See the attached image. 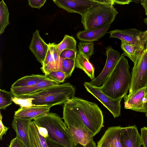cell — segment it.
<instances>
[{
	"mask_svg": "<svg viewBox=\"0 0 147 147\" xmlns=\"http://www.w3.org/2000/svg\"><path fill=\"white\" fill-rule=\"evenodd\" d=\"M29 138L30 147H48L45 138L39 134L34 121L30 125Z\"/></svg>",
	"mask_w": 147,
	"mask_h": 147,
	"instance_id": "obj_23",
	"label": "cell"
},
{
	"mask_svg": "<svg viewBox=\"0 0 147 147\" xmlns=\"http://www.w3.org/2000/svg\"><path fill=\"white\" fill-rule=\"evenodd\" d=\"M106 53V61L103 70L98 76L89 82L94 86L100 87L104 84L120 57L119 52L114 49L111 46L107 48Z\"/></svg>",
	"mask_w": 147,
	"mask_h": 147,
	"instance_id": "obj_11",
	"label": "cell"
},
{
	"mask_svg": "<svg viewBox=\"0 0 147 147\" xmlns=\"http://www.w3.org/2000/svg\"><path fill=\"white\" fill-rule=\"evenodd\" d=\"M114 4H116L121 5L129 4L132 2V0H113Z\"/></svg>",
	"mask_w": 147,
	"mask_h": 147,
	"instance_id": "obj_40",
	"label": "cell"
},
{
	"mask_svg": "<svg viewBox=\"0 0 147 147\" xmlns=\"http://www.w3.org/2000/svg\"><path fill=\"white\" fill-rule=\"evenodd\" d=\"M77 54V50H65L61 53L60 56L61 58L70 59H75Z\"/></svg>",
	"mask_w": 147,
	"mask_h": 147,
	"instance_id": "obj_32",
	"label": "cell"
},
{
	"mask_svg": "<svg viewBox=\"0 0 147 147\" xmlns=\"http://www.w3.org/2000/svg\"><path fill=\"white\" fill-rule=\"evenodd\" d=\"M14 95L10 91L0 90V109H5L12 103V98Z\"/></svg>",
	"mask_w": 147,
	"mask_h": 147,
	"instance_id": "obj_29",
	"label": "cell"
},
{
	"mask_svg": "<svg viewBox=\"0 0 147 147\" xmlns=\"http://www.w3.org/2000/svg\"><path fill=\"white\" fill-rule=\"evenodd\" d=\"M145 48L146 51H147V41L145 44Z\"/></svg>",
	"mask_w": 147,
	"mask_h": 147,
	"instance_id": "obj_44",
	"label": "cell"
},
{
	"mask_svg": "<svg viewBox=\"0 0 147 147\" xmlns=\"http://www.w3.org/2000/svg\"><path fill=\"white\" fill-rule=\"evenodd\" d=\"M111 24L98 29L80 31L76 34L77 38L81 41L94 42L106 34Z\"/></svg>",
	"mask_w": 147,
	"mask_h": 147,
	"instance_id": "obj_20",
	"label": "cell"
},
{
	"mask_svg": "<svg viewBox=\"0 0 147 147\" xmlns=\"http://www.w3.org/2000/svg\"><path fill=\"white\" fill-rule=\"evenodd\" d=\"M144 22L147 25V17L144 18L143 20Z\"/></svg>",
	"mask_w": 147,
	"mask_h": 147,
	"instance_id": "obj_42",
	"label": "cell"
},
{
	"mask_svg": "<svg viewBox=\"0 0 147 147\" xmlns=\"http://www.w3.org/2000/svg\"><path fill=\"white\" fill-rule=\"evenodd\" d=\"M76 91L75 86L69 82H66L47 88L34 94L17 97L32 98H33L32 102L34 105L52 107L64 104L74 96Z\"/></svg>",
	"mask_w": 147,
	"mask_h": 147,
	"instance_id": "obj_3",
	"label": "cell"
},
{
	"mask_svg": "<svg viewBox=\"0 0 147 147\" xmlns=\"http://www.w3.org/2000/svg\"><path fill=\"white\" fill-rule=\"evenodd\" d=\"M32 119L17 118L13 116L11 125L16 131V136L27 147H30L29 138V127Z\"/></svg>",
	"mask_w": 147,
	"mask_h": 147,
	"instance_id": "obj_17",
	"label": "cell"
},
{
	"mask_svg": "<svg viewBox=\"0 0 147 147\" xmlns=\"http://www.w3.org/2000/svg\"><path fill=\"white\" fill-rule=\"evenodd\" d=\"M129 68L127 60L121 55L106 82L100 87L102 92L115 99L124 97L131 83Z\"/></svg>",
	"mask_w": 147,
	"mask_h": 147,
	"instance_id": "obj_1",
	"label": "cell"
},
{
	"mask_svg": "<svg viewBox=\"0 0 147 147\" xmlns=\"http://www.w3.org/2000/svg\"><path fill=\"white\" fill-rule=\"evenodd\" d=\"M59 84L49 78L42 80L34 85L28 87L10 88L14 96L31 95L37 93L46 88Z\"/></svg>",
	"mask_w": 147,
	"mask_h": 147,
	"instance_id": "obj_16",
	"label": "cell"
},
{
	"mask_svg": "<svg viewBox=\"0 0 147 147\" xmlns=\"http://www.w3.org/2000/svg\"><path fill=\"white\" fill-rule=\"evenodd\" d=\"M74 147H97V146L94 141L92 140L86 145H84L78 144L74 145Z\"/></svg>",
	"mask_w": 147,
	"mask_h": 147,
	"instance_id": "obj_39",
	"label": "cell"
},
{
	"mask_svg": "<svg viewBox=\"0 0 147 147\" xmlns=\"http://www.w3.org/2000/svg\"><path fill=\"white\" fill-rule=\"evenodd\" d=\"M51 107L36 106L25 108H20L15 111L14 116L18 118L32 119L49 112Z\"/></svg>",
	"mask_w": 147,
	"mask_h": 147,
	"instance_id": "obj_19",
	"label": "cell"
},
{
	"mask_svg": "<svg viewBox=\"0 0 147 147\" xmlns=\"http://www.w3.org/2000/svg\"><path fill=\"white\" fill-rule=\"evenodd\" d=\"M28 5L31 7L40 9L45 4L46 0H28Z\"/></svg>",
	"mask_w": 147,
	"mask_h": 147,
	"instance_id": "obj_33",
	"label": "cell"
},
{
	"mask_svg": "<svg viewBox=\"0 0 147 147\" xmlns=\"http://www.w3.org/2000/svg\"><path fill=\"white\" fill-rule=\"evenodd\" d=\"M49 78L44 75L32 74L22 77L16 80L11 86V88L23 87L30 86L40 81Z\"/></svg>",
	"mask_w": 147,
	"mask_h": 147,
	"instance_id": "obj_24",
	"label": "cell"
},
{
	"mask_svg": "<svg viewBox=\"0 0 147 147\" xmlns=\"http://www.w3.org/2000/svg\"><path fill=\"white\" fill-rule=\"evenodd\" d=\"M9 13L7 7L3 0L0 2V34L3 33L9 24Z\"/></svg>",
	"mask_w": 147,
	"mask_h": 147,
	"instance_id": "obj_26",
	"label": "cell"
},
{
	"mask_svg": "<svg viewBox=\"0 0 147 147\" xmlns=\"http://www.w3.org/2000/svg\"><path fill=\"white\" fill-rule=\"evenodd\" d=\"M39 31L36 29L33 33L29 48L37 60L42 63L45 58L49 46L40 35Z\"/></svg>",
	"mask_w": 147,
	"mask_h": 147,
	"instance_id": "obj_15",
	"label": "cell"
},
{
	"mask_svg": "<svg viewBox=\"0 0 147 147\" xmlns=\"http://www.w3.org/2000/svg\"><path fill=\"white\" fill-rule=\"evenodd\" d=\"M141 137L143 147H147V127H144L141 128Z\"/></svg>",
	"mask_w": 147,
	"mask_h": 147,
	"instance_id": "obj_34",
	"label": "cell"
},
{
	"mask_svg": "<svg viewBox=\"0 0 147 147\" xmlns=\"http://www.w3.org/2000/svg\"><path fill=\"white\" fill-rule=\"evenodd\" d=\"M47 76L50 79L59 83L63 82L66 78L65 74L60 70L53 71L49 73Z\"/></svg>",
	"mask_w": 147,
	"mask_h": 147,
	"instance_id": "obj_31",
	"label": "cell"
},
{
	"mask_svg": "<svg viewBox=\"0 0 147 147\" xmlns=\"http://www.w3.org/2000/svg\"><path fill=\"white\" fill-rule=\"evenodd\" d=\"M33 99L32 98H20L14 96L12 100L15 104L19 105L20 108H26L35 105L32 103Z\"/></svg>",
	"mask_w": 147,
	"mask_h": 147,
	"instance_id": "obj_30",
	"label": "cell"
},
{
	"mask_svg": "<svg viewBox=\"0 0 147 147\" xmlns=\"http://www.w3.org/2000/svg\"><path fill=\"white\" fill-rule=\"evenodd\" d=\"M45 138L48 147H65L63 145L51 140L48 137Z\"/></svg>",
	"mask_w": 147,
	"mask_h": 147,
	"instance_id": "obj_37",
	"label": "cell"
},
{
	"mask_svg": "<svg viewBox=\"0 0 147 147\" xmlns=\"http://www.w3.org/2000/svg\"><path fill=\"white\" fill-rule=\"evenodd\" d=\"M60 58L59 70L62 71L65 74L66 78H69L71 76L76 67L75 59Z\"/></svg>",
	"mask_w": 147,
	"mask_h": 147,
	"instance_id": "obj_27",
	"label": "cell"
},
{
	"mask_svg": "<svg viewBox=\"0 0 147 147\" xmlns=\"http://www.w3.org/2000/svg\"><path fill=\"white\" fill-rule=\"evenodd\" d=\"M53 1L59 7L67 12L77 13L81 16L90 8L97 5L114 4L113 0H55Z\"/></svg>",
	"mask_w": 147,
	"mask_h": 147,
	"instance_id": "obj_8",
	"label": "cell"
},
{
	"mask_svg": "<svg viewBox=\"0 0 147 147\" xmlns=\"http://www.w3.org/2000/svg\"><path fill=\"white\" fill-rule=\"evenodd\" d=\"M65 103L80 116L94 136L100 131L103 126V116L96 104L75 96Z\"/></svg>",
	"mask_w": 147,
	"mask_h": 147,
	"instance_id": "obj_2",
	"label": "cell"
},
{
	"mask_svg": "<svg viewBox=\"0 0 147 147\" xmlns=\"http://www.w3.org/2000/svg\"><path fill=\"white\" fill-rule=\"evenodd\" d=\"M146 113H147V112H146Z\"/></svg>",
	"mask_w": 147,
	"mask_h": 147,
	"instance_id": "obj_47",
	"label": "cell"
},
{
	"mask_svg": "<svg viewBox=\"0 0 147 147\" xmlns=\"http://www.w3.org/2000/svg\"><path fill=\"white\" fill-rule=\"evenodd\" d=\"M33 119L37 125L47 129L49 139L65 147H74L67 127L58 115L49 112Z\"/></svg>",
	"mask_w": 147,
	"mask_h": 147,
	"instance_id": "obj_4",
	"label": "cell"
},
{
	"mask_svg": "<svg viewBox=\"0 0 147 147\" xmlns=\"http://www.w3.org/2000/svg\"><path fill=\"white\" fill-rule=\"evenodd\" d=\"M63 119L74 145L78 144L86 145L93 140L94 136L80 116L65 103L63 105Z\"/></svg>",
	"mask_w": 147,
	"mask_h": 147,
	"instance_id": "obj_6",
	"label": "cell"
},
{
	"mask_svg": "<svg viewBox=\"0 0 147 147\" xmlns=\"http://www.w3.org/2000/svg\"><path fill=\"white\" fill-rule=\"evenodd\" d=\"M146 116H147V113H146Z\"/></svg>",
	"mask_w": 147,
	"mask_h": 147,
	"instance_id": "obj_45",
	"label": "cell"
},
{
	"mask_svg": "<svg viewBox=\"0 0 147 147\" xmlns=\"http://www.w3.org/2000/svg\"><path fill=\"white\" fill-rule=\"evenodd\" d=\"M2 116L0 113V140H3V136L6 134V132L9 129V127H5L3 125L2 121Z\"/></svg>",
	"mask_w": 147,
	"mask_h": 147,
	"instance_id": "obj_36",
	"label": "cell"
},
{
	"mask_svg": "<svg viewBox=\"0 0 147 147\" xmlns=\"http://www.w3.org/2000/svg\"><path fill=\"white\" fill-rule=\"evenodd\" d=\"M83 85L86 90L100 102L110 112L114 118L120 115L121 102L124 97L115 99L103 93L100 87L94 86L88 82H85Z\"/></svg>",
	"mask_w": 147,
	"mask_h": 147,
	"instance_id": "obj_9",
	"label": "cell"
},
{
	"mask_svg": "<svg viewBox=\"0 0 147 147\" xmlns=\"http://www.w3.org/2000/svg\"><path fill=\"white\" fill-rule=\"evenodd\" d=\"M124 108L137 112L146 113L147 111V88L127 94L123 97Z\"/></svg>",
	"mask_w": 147,
	"mask_h": 147,
	"instance_id": "obj_12",
	"label": "cell"
},
{
	"mask_svg": "<svg viewBox=\"0 0 147 147\" xmlns=\"http://www.w3.org/2000/svg\"><path fill=\"white\" fill-rule=\"evenodd\" d=\"M147 85V51L144 49L138 61L133 67L129 94L135 92Z\"/></svg>",
	"mask_w": 147,
	"mask_h": 147,
	"instance_id": "obj_7",
	"label": "cell"
},
{
	"mask_svg": "<svg viewBox=\"0 0 147 147\" xmlns=\"http://www.w3.org/2000/svg\"><path fill=\"white\" fill-rule=\"evenodd\" d=\"M109 33L110 38H117L137 46H145L147 41V30L142 31L135 28L117 29L110 31Z\"/></svg>",
	"mask_w": 147,
	"mask_h": 147,
	"instance_id": "obj_10",
	"label": "cell"
},
{
	"mask_svg": "<svg viewBox=\"0 0 147 147\" xmlns=\"http://www.w3.org/2000/svg\"><path fill=\"white\" fill-rule=\"evenodd\" d=\"M78 52L85 56L89 59L94 54V42L80 41L78 44Z\"/></svg>",
	"mask_w": 147,
	"mask_h": 147,
	"instance_id": "obj_28",
	"label": "cell"
},
{
	"mask_svg": "<svg viewBox=\"0 0 147 147\" xmlns=\"http://www.w3.org/2000/svg\"><path fill=\"white\" fill-rule=\"evenodd\" d=\"M120 140L122 147H140L141 137L136 125L121 127Z\"/></svg>",
	"mask_w": 147,
	"mask_h": 147,
	"instance_id": "obj_14",
	"label": "cell"
},
{
	"mask_svg": "<svg viewBox=\"0 0 147 147\" xmlns=\"http://www.w3.org/2000/svg\"><path fill=\"white\" fill-rule=\"evenodd\" d=\"M118 13L113 5L99 4L90 8L81 16V22L85 30L98 29L112 23Z\"/></svg>",
	"mask_w": 147,
	"mask_h": 147,
	"instance_id": "obj_5",
	"label": "cell"
},
{
	"mask_svg": "<svg viewBox=\"0 0 147 147\" xmlns=\"http://www.w3.org/2000/svg\"><path fill=\"white\" fill-rule=\"evenodd\" d=\"M76 45V41L73 36L65 35L61 42L57 44L56 49L60 55L61 53L65 50H77Z\"/></svg>",
	"mask_w": 147,
	"mask_h": 147,
	"instance_id": "obj_25",
	"label": "cell"
},
{
	"mask_svg": "<svg viewBox=\"0 0 147 147\" xmlns=\"http://www.w3.org/2000/svg\"><path fill=\"white\" fill-rule=\"evenodd\" d=\"M121 47L123 50L122 55L128 57L135 65L140 59L145 49V46L134 45L121 41Z\"/></svg>",
	"mask_w": 147,
	"mask_h": 147,
	"instance_id": "obj_21",
	"label": "cell"
},
{
	"mask_svg": "<svg viewBox=\"0 0 147 147\" xmlns=\"http://www.w3.org/2000/svg\"><path fill=\"white\" fill-rule=\"evenodd\" d=\"M121 126L108 127L97 143V147H122L120 140Z\"/></svg>",
	"mask_w": 147,
	"mask_h": 147,
	"instance_id": "obj_18",
	"label": "cell"
},
{
	"mask_svg": "<svg viewBox=\"0 0 147 147\" xmlns=\"http://www.w3.org/2000/svg\"><path fill=\"white\" fill-rule=\"evenodd\" d=\"M140 3L144 9L145 15L147 16V0H141Z\"/></svg>",
	"mask_w": 147,
	"mask_h": 147,
	"instance_id": "obj_41",
	"label": "cell"
},
{
	"mask_svg": "<svg viewBox=\"0 0 147 147\" xmlns=\"http://www.w3.org/2000/svg\"><path fill=\"white\" fill-rule=\"evenodd\" d=\"M146 117H147V116H146Z\"/></svg>",
	"mask_w": 147,
	"mask_h": 147,
	"instance_id": "obj_48",
	"label": "cell"
},
{
	"mask_svg": "<svg viewBox=\"0 0 147 147\" xmlns=\"http://www.w3.org/2000/svg\"><path fill=\"white\" fill-rule=\"evenodd\" d=\"M75 66L83 70L92 80L94 79V68L88 59L82 53L78 52L75 60Z\"/></svg>",
	"mask_w": 147,
	"mask_h": 147,
	"instance_id": "obj_22",
	"label": "cell"
},
{
	"mask_svg": "<svg viewBox=\"0 0 147 147\" xmlns=\"http://www.w3.org/2000/svg\"><path fill=\"white\" fill-rule=\"evenodd\" d=\"M49 48L45 58L41 63V69L46 76L50 73L59 70L60 58L55 43L49 42Z\"/></svg>",
	"mask_w": 147,
	"mask_h": 147,
	"instance_id": "obj_13",
	"label": "cell"
},
{
	"mask_svg": "<svg viewBox=\"0 0 147 147\" xmlns=\"http://www.w3.org/2000/svg\"><path fill=\"white\" fill-rule=\"evenodd\" d=\"M9 147H27L24 143L17 137L12 139Z\"/></svg>",
	"mask_w": 147,
	"mask_h": 147,
	"instance_id": "obj_35",
	"label": "cell"
},
{
	"mask_svg": "<svg viewBox=\"0 0 147 147\" xmlns=\"http://www.w3.org/2000/svg\"><path fill=\"white\" fill-rule=\"evenodd\" d=\"M146 88H147V86H146Z\"/></svg>",
	"mask_w": 147,
	"mask_h": 147,
	"instance_id": "obj_46",
	"label": "cell"
},
{
	"mask_svg": "<svg viewBox=\"0 0 147 147\" xmlns=\"http://www.w3.org/2000/svg\"><path fill=\"white\" fill-rule=\"evenodd\" d=\"M37 127L39 132L41 135L45 138L48 137V132L47 129L45 128L39 126L37 125Z\"/></svg>",
	"mask_w": 147,
	"mask_h": 147,
	"instance_id": "obj_38",
	"label": "cell"
},
{
	"mask_svg": "<svg viewBox=\"0 0 147 147\" xmlns=\"http://www.w3.org/2000/svg\"><path fill=\"white\" fill-rule=\"evenodd\" d=\"M141 0H132V2H134L135 3H138L140 2Z\"/></svg>",
	"mask_w": 147,
	"mask_h": 147,
	"instance_id": "obj_43",
	"label": "cell"
}]
</instances>
